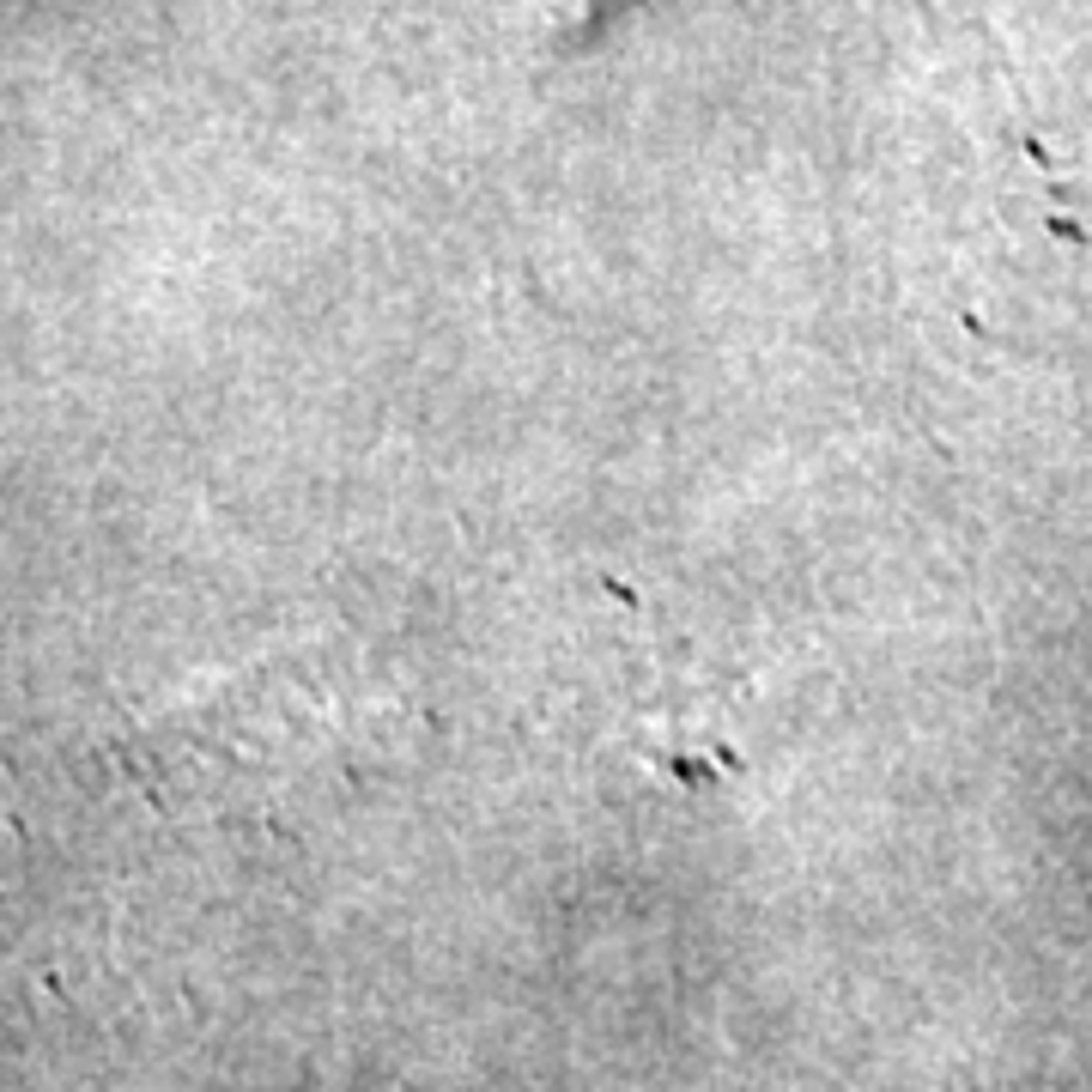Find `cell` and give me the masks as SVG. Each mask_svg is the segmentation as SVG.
Listing matches in <instances>:
<instances>
[{"mask_svg":"<svg viewBox=\"0 0 1092 1092\" xmlns=\"http://www.w3.org/2000/svg\"><path fill=\"white\" fill-rule=\"evenodd\" d=\"M619 0H546V43H577V37H589V30L601 25V18L613 13Z\"/></svg>","mask_w":1092,"mask_h":1092,"instance_id":"1","label":"cell"}]
</instances>
